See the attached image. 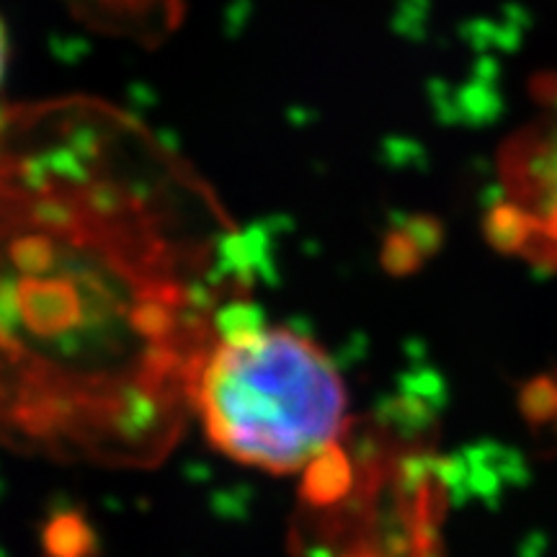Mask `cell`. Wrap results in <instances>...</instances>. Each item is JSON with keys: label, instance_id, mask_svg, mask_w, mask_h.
<instances>
[{"label": "cell", "instance_id": "cell-3", "mask_svg": "<svg viewBox=\"0 0 557 557\" xmlns=\"http://www.w3.org/2000/svg\"><path fill=\"white\" fill-rule=\"evenodd\" d=\"M5 60H9V39H5L3 21H0V81H3V73H5Z\"/></svg>", "mask_w": 557, "mask_h": 557}, {"label": "cell", "instance_id": "cell-1", "mask_svg": "<svg viewBox=\"0 0 557 557\" xmlns=\"http://www.w3.org/2000/svg\"><path fill=\"white\" fill-rule=\"evenodd\" d=\"M194 416L225 457L292 475L310 472L341 447L348 389L310 336L269 329L233 308L199 367Z\"/></svg>", "mask_w": 557, "mask_h": 557}, {"label": "cell", "instance_id": "cell-2", "mask_svg": "<svg viewBox=\"0 0 557 557\" xmlns=\"http://www.w3.org/2000/svg\"><path fill=\"white\" fill-rule=\"evenodd\" d=\"M485 235L529 267L557 274V73L532 86V109L496 152Z\"/></svg>", "mask_w": 557, "mask_h": 557}]
</instances>
